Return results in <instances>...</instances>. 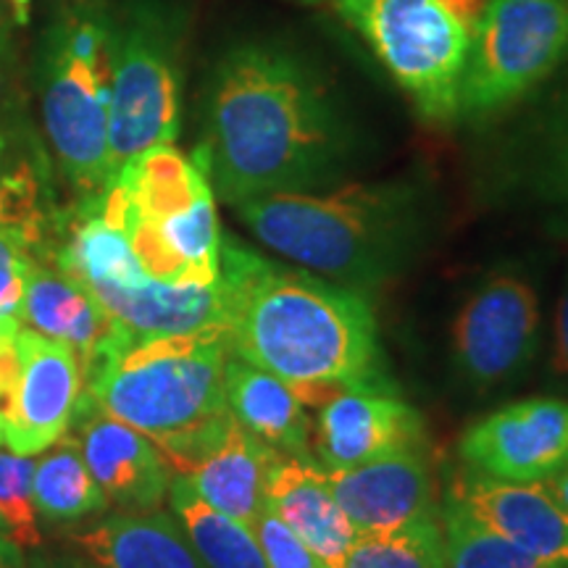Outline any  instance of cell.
<instances>
[{
    "mask_svg": "<svg viewBox=\"0 0 568 568\" xmlns=\"http://www.w3.org/2000/svg\"><path fill=\"white\" fill-rule=\"evenodd\" d=\"M468 471L500 481H545L568 464V400L527 397L468 426L458 445Z\"/></svg>",
    "mask_w": 568,
    "mask_h": 568,
    "instance_id": "obj_11",
    "label": "cell"
},
{
    "mask_svg": "<svg viewBox=\"0 0 568 568\" xmlns=\"http://www.w3.org/2000/svg\"><path fill=\"white\" fill-rule=\"evenodd\" d=\"M0 537H3V535H0Z\"/></svg>",
    "mask_w": 568,
    "mask_h": 568,
    "instance_id": "obj_39",
    "label": "cell"
},
{
    "mask_svg": "<svg viewBox=\"0 0 568 568\" xmlns=\"http://www.w3.org/2000/svg\"><path fill=\"white\" fill-rule=\"evenodd\" d=\"M550 372L556 376H568V282L560 293L556 308V324H552V353Z\"/></svg>",
    "mask_w": 568,
    "mask_h": 568,
    "instance_id": "obj_30",
    "label": "cell"
},
{
    "mask_svg": "<svg viewBox=\"0 0 568 568\" xmlns=\"http://www.w3.org/2000/svg\"><path fill=\"white\" fill-rule=\"evenodd\" d=\"M545 487H548L550 495L568 510V464L560 468L558 474H552L550 479H545Z\"/></svg>",
    "mask_w": 568,
    "mask_h": 568,
    "instance_id": "obj_32",
    "label": "cell"
},
{
    "mask_svg": "<svg viewBox=\"0 0 568 568\" xmlns=\"http://www.w3.org/2000/svg\"><path fill=\"white\" fill-rule=\"evenodd\" d=\"M13 3V11H17V21L19 24H27V19H30V6L32 0H11Z\"/></svg>",
    "mask_w": 568,
    "mask_h": 568,
    "instance_id": "obj_35",
    "label": "cell"
},
{
    "mask_svg": "<svg viewBox=\"0 0 568 568\" xmlns=\"http://www.w3.org/2000/svg\"><path fill=\"white\" fill-rule=\"evenodd\" d=\"M111 21L74 11L53 27L42 69L45 134L63 174L88 197L111 184Z\"/></svg>",
    "mask_w": 568,
    "mask_h": 568,
    "instance_id": "obj_6",
    "label": "cell"
},
{
    "mask_svg": "<svg viewBox=\"0 0 568 568\" xmlns=\"http://www.w3.org/2000/svg\"><path fill=\"white\" fill-rule=\"evenodd\" d=\"M230 355L224 326L182 335H124L88 368L84 397L142 432L174 474H184L234 424L224 387Z\"/></svg>",
    "mask_w": 568,
    "mask_h": 568,
    "instance_id": "obj_4",
    "label": "cell"
},
{
    "mask_svg": "<svg viewBox=\"0 0 568 568\" xmlns=\"http://www.w3.org/2000/svg\"><path fill=\"white\" fill-rule=\"evenodd\" d=\"M280 453L245 432L234 422L222 443L211 447L205 456L180 474L190 487L224 516L255 529L264 510V485L268 466Z\"/></svg>",
    "mask_w": 568,
    "mask_h": 568,
    "instance_id": "obj_20",
    "label": "cell"
},
{
    "mask_svg": "<svg viewBox=\"0 0 568 568\" xmlns=\"http://www.w3.org/2000/svg\"><path fill=\"white\" fill-rule=\"evenodd\" d=\"M21 326L69 345L80 358L84 374L113 343L130 335L113 322L109 311L80 280L55 264L45 266L38 261L27 280Z\"/></svg>",
    "mask_w": 568,
    "mask_h": 568,
    "instance_id": "obj_17",
    "label": "cell"
},
{
    "mask_svg": "<svg viewBox=\"0 0 568 568\" xmlns=\"http://www.w3.org/2000/svg\"><path fill=\"white\" fill-rule=\"evenodd\" d=\"M353 155V126L314 61L280 40L243 42L222 55L193 159L224 203L326 190Z\"/></svg>",
    "mask_w": 568,
    "mask_h": 568,
    "instance_id": "obj_1",
    "label": "cell"
},
{
    "mask_svg": "<svg viewBox=\"0 0 568 568\" xmlns=\"http://www.w3.org/2000/svg\"><path fill=\"white\" fill-rule=\"evenodd\" d=\"M255 537L264 550L268 568H326L308 545L295 535L287 524H282L272 510L264 506L258 521H255Z\"/></svg>",
    "mask_w": 568,
    "mask_h": 568,
    "instance_id": "obj_29",
    "label": "cell"
},
{
    "mask_svg": "<svg viewBox=\"0 0 568 568\" xmlns=\"http://www.w3.org/2000/svg\"><path fill=\"white\" fill-rule=\"evenodd\" d=\"M71 432L80 439L88 468L109 503L124 510L161 508L176 474L142 432L103 414L84 395Z\"/></svg>",
    "mask_w": 568,
    "mask_h": 568,
    "instance_id": "obj_13",
    "label": "cell"
},
{
    "mask_svg": "<svg viewBox=\"0 0 568 568\" xmlns=\"http://www.w3.org/2000/svg\"><path fill=\"white\" fill-rule=\"evenodd\" d=\"M69 542L98 568H203L176 516L159 508L111 514Z\"/></svg>",
    "mask_w": 568,
    "mask_h": 568,
    "instance_id": "obj_18",
    "label": "cell"
},
{
    "mask_svg": "<svg viewBox=\"0 0 568 568\" xmlns=\"http://www.w3.org/2000/svg\"><path fill=\"white\" fill-rule=\"evenodd\" d=\"M34 566L38 568H98L95 564H90L88 558H80V556H61L48 564V560H34Z\"/></svg>",
    "mask_w": 568,
    "mask_h": 568,
    "instance_id": "obj_33",
    "label": "cell"
},
{
    "mask_svg": "<svg viewBox=\"0 0 568 568\" xmlns=\"http://www.w3.org/2000/svg\"><path fill=\"white\" fill-rule=\"evenodd\" d=\"M450 497L495 535L545 564L568 568V510L545 481H500L474 474L458 479Z\"/></svg>",
    "mask_w": 568,
    "mask_h": 568,
    "instance_id": "obj_15",
    "label": "cell"
},
{
    "mask_svg": "<svg viewBox=\"0 0 568 568\" xmlns=\"http://www.w3.org/2000/svg\"><path fill=\"white\" fill-rule=\"evenodd\" d=\"M17 379L3 406V445L17 456H40L74 424L84 372L69 345L21 326Z\"/></svg>",
    "mask_w": 568,
    "mask_h": 568,
    "instance_id": "obj_10",
    "label": "cell"
},
{
    "mask_svg": "<svg viewBox=\"0 0 568 568\" xmlns=\"http://www.w3.org/2000/svg\"><path fill=\"white\" fill-rule=\"evenodd\" d=\"M40 184L30 163L13 159L9 142L0 134V226L19 230L38 240L40 232Z\"/></svg>",
    "mask_w": 568,
    "mask_h": 568,
    "instance_id": "obj_27",
    "label": "cell"
},
{
    "mask_svg": "<svg viewBox=\"0 0 568 568\" xmlns=\"http://www.w3.org/2000/svg\"><path fill=\"white\" fill-rule=\"evenodd\" d=\"M264 506L287 524L326 568H345L347 552L361 535L332 493L322 464L280 453L268 466Z\"/></svg>",
    "mask_w": 568,
    "mask_h": 568,
    "instance_id": "obj_16",
    "label": "cell"
},
{
    "mask_svg": "<svg viewBox=\"0 0 568 568\" xmlns=\"http://www.w3.org/2000/svg\"><path fill=\"white\" fill-rule=\"evenodd\" d=\"M182 126V80L174 24L140 6L113 27L109 153L111 182L138 155L174 145Z\"/></svg>",
    "mask_w": 568,
    "mask_h": 568,
    "instance_id": "obj_7",
    "label": "cell"
},
{
    "mask_svg": "<svg viewBox=\"0 0 568 568\" xmlns=\"http://www.w3.org/2000/svg\"><path fill=\"white\" fill-rule=\"evenodd\" d=\"M297 3H322V0H297Z\"/></svg>",
    "mask_w": 568,
    "mask_h": 568,
    "instance_id": "obj_37",
    "label": "cell"
},
{
    "mask_svg": "<svg viewBox=\"0 0 568 568\" xmlns=\"http://www.w3.org/2000/svg\"><path fill=\"white\" fill-rule=\"evenodd\" d=\"M19 329H21V322H17V318H0V351L17 339Z\"/></svg>",
    "mask_w": 568,
    "mask_h": 568,
    "instance_id": "obj_34",
    "label": "cell"
},
{
    "mask_svg": "<svg viewBox=\"0 0 568 568\" xmlns=\"http://www.w3.org/2000/svg\"><path fill=\"white\" fill-rule=\"evenodd\" d=\"M568 61V0H489L460 80L458 116L510 109Z\"/></svg>",
    "mask_w": 568,
    "mask_h": 568,
    "instance_id": "obj_8",
    "label": "cell"
},
{
    "mask_svg": "<svg viewBox=\"0 0 568 568\" xmlns=\"http://www.w3.org/2000/svg\"><path fill=\"white\" fill-rule=\"evenodd\" d=\"M424 418L397 387L347 389L326 400L311 443L326 471H343L368 460L424 447Z\"/></svg>",
    "mask_w": 568,
    "mask_h": 568,
    "instance_id": "obj_12",
    "label": "cell"
},
{
    "mask_svg": "<svg viewBox=\"0 0 568 568\" xmlns=\"http://www.w3.org/2000/svg\"><path fill=\"white\" fill-rule=\"evenodd\" d=\"M222 287L232 353L287 382L305 408L347 389L395 387L358 290L276 264L234 237L222 240Z\"/></svg>",
    "mask_w": 568,
    "mask_h": 568,
    "instance_id": "obj_2",
    "label": "cell"
},
{
    "mask_svg": "<svg viewBox=\"0 0 568 568\" xmlns=\"http://www.w3.org/2000/svg\"><path fill=\"white\" fill-rule=\"evenodd\" d=\"M30 245L32 240L24 232L0 226V318L21 322L27 280H30L34 266Z\"/></svg>",
    "mask_w": 568,
    "mask_h": 568,
    "instance_id": "obj_28",
    "label": "cell"
},
{
    "mask_svg": "<svg viewBox=\"0 0 568 568\" xmlns=\"http://www.w3.org/2000/svg\"><path fill=\"white\" fill-rule=\"evenodd\" d=\"M0 445H3V414H0Z\"/></svg>",
    "mask_w": 568,
    "mask_h": 568,
    "instance_id": "obj_36",
    "label": "cell"
},
{
    "mask_svg": "<svg viewBox=\"0 0 568 568\" xmlns=\"http://www.w3.org/2000/svg\"><path fill=\"white\" fill-rule=\"evenodd\" d=\"M32 495L38 516L53 524L82 521L88 516L103 514L111 506L101 485L92 477L80 439L71 429L48 450H42L40 460H34Z\"/></svg>",
    "mask_w": 568,
    "mask_h": 568,
    "instance_id": "obj_21",
    "label": "cell"
},
{
    "mask_svg": "<svg viewBox=\"0 0 568 568\" xmlns=\"http://www.w3.org/2000/svg\"><path fill=\"white\" fill-rule=\"evenodd\" d=\"M32 456L0 450V535L21 550L40 548L42 535L32 495Z\"/></svg>",
    "mask_w": 568,
    "mask_h": 568,
    "instance_id": "obj_26",
    "label": "cell"
},
{
    "mask_svg": "<svg viewBox=\"0 0 568 568\" xmlns=\"http://www.w3.org/2000/svg\"><path fill=\"white\" fill-rule=\"evenodd\" d=\"M489 0H337V11L426 122L458 116L474 30Z\"/></svg>",
    "mask_w": 568,
    "mask_h": 568,
    "instance_id": "obj_5",
    "label": "cell"
},
{
    "mask_svg": "<svg viewBox=\"0 0 568 568\" xmlns=\"http://www.w3.org/2000/svg\"><path fill=\"white\" fill-rule=\"evenodd\" d=\"M226 406L234 422L261 443L293 458H314V424L297 393L280 376L230 355L224 372Z\"/></svg>",
    "mask_w": 568,
    "mask_h": 568,
    "instance_id": "obj_19",
    "label": "cell"
},
{
    "mask_svg": "<svg viewBox=\"0 0 568 568\" xmlns=\"http://www.w3.org/2000/svg\"><path fill=\"white\" fill-rule=\"evenodd\" d=\"M326 479L358 535H382L408 527L418 518L437 516L435 485L424 447L343 471H326Z\"/></svg>",
    "mask_w": 568,
    "mask_h": 568,
    "instance_id": "obj_14",
    "label": "cell"
},
{
    "mask_svg": "<svg viewBox=\"0 0 568 568\" xmlns=\"http://www.w3.org/2000/svg\"><path fill=\"white\" fill-rule=\"evenodd\" d=\"M32 568H38V566H34V564H32Z\"/></svg>",
    "mask_w": 568,
    "mask_h": 568,
    "instance_id": "obj_38",
    "label": "cell"
},
{
    "mask_svg": "<svg viewBox=\"0 0 568 568\" xmlns=\"http://www.w3.org/2000/svg\"><path fill=\"white\" fill-rule=\"evenodd\" d=\"M443 539L447 568H558L495 535L453 497L443 510Z\"/></svg>",
    "mask_w": 568,
    "mask_h": 568,
    "instance_id": "obj_23",
    "label": "cell"
},
{
    "mask_svg": "<svg viewBox=\"0 0 568 568\" xmlns=\"http://www.w3.org/2000/svg\"><path fill=\"white\" fill-rule=\"evenodd\" d=\"M169 503L203 568H268L255 531L211 508L180 474L169 487Z\"/></svg>",
    "mask_w": 568,
    "mask_h": 568,
    "instance_id": "obj_22",
    "label": "cell"
},
{
    "mask_svg": "<svg viewBox=\"0 0 568 568\" xmlns=\"http://www.w3.org/2000/svg\"><path fill=\"white\" fill-rule=\"evenodd\" d=\"M345 568H447L443 527L429 516L382 535H361Z\"/></svg>",
    "mask_w": 568,
    "mask_h": 568,
    "instance_id": "obj_24",
    "label": "cell"
},
{
    "mask_svg": "<svg viewBox=\"0 0 568 568\" xmlns=\"http://www.w3.org/2000/svg\"><path fill=\"white\" fill-rule=\"evenodd\" d=\"M234 209L268 251L358 293L400 272L426 234V193L406 180L261 195Z\"/></svg>",
    "mask_w": 568,
    "mask_h": 568,
    "instance_id": "obj_3",
    "label": "cell"
},
{
    "mask_svg": "<svg viewBox=\"0 0 568 568\" xmlns=\"http://www.w3.org/2000/svg\"><path fill=\"white\" fill-rule=\"evenodd\" d=\"M0 568H30L19 545H13L6 537H0Z\"/></svg>",
    "mask_w": 568,
    "mask_h": 568,
    "instance_id": "obj_31",
    "label": "cell"
},
{
    "mask_svg": "<svg viewBox=\"0 0 568 568\" xmlns=\"http://www.w3.org/2000/svg\"><path fill=\"white\" fill-rule=\"evenodd\" d=\"M539 297L514 274L489 276L453 322V355L471 385L495 387L518 376L539 347Z\"/></svg>",
    "mask_w": 568,
    "mask_h": 568,
    "instance_id": "obj_9",
    "label": "cell"
},
{
    "mask_svg": "<svg viewBox=\"0 0 568 568\" xmlns=\"http://www.w3.org/2000/svg\"><path fill=\"white\" fill-rule=\"evenodd\" d=\"M531 184L545 201L568 209V84L552 98L537 124Z\"/></svg>",
    "mask_w": 568,
    "mask_h": 568,
    "instance_id": "obj_25",
    "label": "cell"
}]
</instances>
